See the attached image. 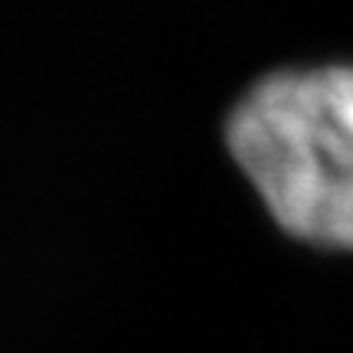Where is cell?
Listing matches in <instances>:
<instances>
[{"label": "cell", "mask_w": 353, "mask_h": 353, "mask_svg": "<svg viewBox=\"0 0 353 353\" xmlns=\"http://www.w3.org/2000/svg\"><path fill=\"white\" fill-rule=\"evenodd\" d=\"M226 148L288 236L353 252V63L252 82L226 118Z\"/></svg>", "instance_id": "6da1fadb"}]
</instances>
